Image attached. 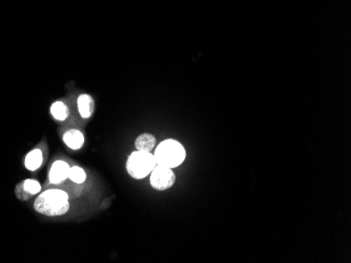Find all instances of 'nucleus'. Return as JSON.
<instances>
[{
  "label": "nucleus",
  "mask_w": 351,
  "mask_h": 263,
  "mask_svg": "<svg viewBox=\"0 0 351 263\" xmlns=\"http://www.w3.org/2000/svg\"><path fill=\"white\" fill-rule=\"evenodd\" d=\"M63 142L72 150H79L84 144V135L77 129H72L64 133Z\"/></svg>",
  "instance_id": "6"
},
{
  "label": "nucleus",
  "mask_w": 351,
  "mask_h": 263,
  "mask_svg": "<svg viewBox=\"0 0 351 263\" xmlns=\"http://www.w3.org/2000/svg\"><path fill=\"white\" fill-rule=\"evenodd\" d=\"M156 144V137L151 133H142L135 141L136 150L142 152H152Z\"/></svg>",
  "instance_id": "8"
},
{
  "label": "nucleus",
  "mask_w": 351,
  "mask_h": 263,
  "mask_svg": "<svg viewBox=\"0 0 351 263\" xmlns=\"http://www.w3.org/2000/svg\"><path fill=\"white\" fill-rule=\"evenodd\" d=\"M21 186L23 190L26 193H29L30 195L37 194V193L41 190V186H40V184L37 181H34V179H26V181L21 183Z\"/></svg>",
  "instance_id": "12"
},
{
  "label": "nucleus",
  "mask_w": 351,
  "mask_h": 263,
  "mask_svg": "<svg viewBox=\"0 0 351 263\" xmlns=\"http://www.w3.org/2000/svg\"><path fill=\"white\" fill-rule=\"evenodd\" d=\"M42 163H43V155H42L41 150L39 149L32 150L24 160V165L26 169H29L31 171L37 170L40 166L42 165Z\"/></svg>",
  "instance_id": "9"
},
{
  "label": "nucleus",
  "mask_w": 351,
  "mask_h": 263,
  "mask_svg": "<svg viewBox=\"0 0 351 263\" xmlns=\"http://www.w3.org/2000/svg\"><path fill=\"white\" fill-rule=\"evenodd\" d=\"M151 185L158 191H164L171 188L176 183V175L170 168L156 165L151 172Z\"/></svg>",
  "instance_id": "4"
},
{
  "label": "nucleus",
  "mask_w": 351,
  "mask_h": 263,
  "mask_svg": "<svg viewBox=\"0 0 351 263\" xmlns=\"http://www.w3.org/2000/svg\"><path fill=\"white\" fill-rule=\"evenodd\" d=\"M69 178L76 184H82L86 181V173L82 168L75 166V167H72L70 169Z\"/></svg>",
  "instance_id": "11"
},
{
  "label": "nucleus",
  "mask_w": 351,
  "mask_h": 263,
  "mask_svg": "<svg viewBox=\"0 0 351 263\" xmlns=\"http://www.w3.org/2000/svg\"><path fill=\"white\" fill-rule=\"evenodd\" d=\"M156 161L151 152L134 151L126 162V170L135 179H142L150 175L156 167Z\"/></svg>",
  "instance_id": "3"
},
{
  "label": "nucleus",
  "mask_w": 351,
  "mask_h": 263,
  "mask_svg": "<svg viewBox=\"0 0 351 263\" xmlns=\"http://www.w3.org/2000/svg\"><path fill=\"white\" fill-rule=\"evenodd\" d=\"M154 157L157 165L172 169L185 161L186 152L183 145L178 141L165 140L158 145Z\"/></svg>",
  "instance_id": "2"
},
{
  "label": "nucleus",
  "mask_w": 351,
  "mask_h": 263,
  "mask_svg": "<svg viewBox=\"0 0 351 263\" xmlns=\"http://www.w3.org/2000/svg\"><path fill=\"white\" fill-rule=\"evenodd\" d=\"M35 210L47 216H60L70 210L69 195L64 191L51 189L40 194L35 201Z\"/></svg>",
  "instance_id": "1"
},
{
  "label": "nucleus",
  "mask_w": 351,
  "mask_h": 263,
  "mask_svg": "<svg viewBox=\"0 0 351 263\" xmlns=\"http://www.w3.org/2000/svg\"><path fill=\"white\" fill-rule=\"evenodd\" d=\"M51 114L56 120L64 121L69 117V108L63 102L57 101L51 106Z\"/></svg>",
  "instance_id": "10"
},
{
  "label": "nucleus",
  "mask_w": 351,
  "mask_h": 263,
  "mask_svg": "<svg viewBox=\"0 0 351 263\" xmlns=\"http://www.w3.org/2000/svg\"><path fill=\"white\" fill-rule=\"evenodd\" d=\"M71 167L69 164L63 161H56L52 165L50 173H49V179L52 184H60L64 179L69 178Z\"/></svg>",
  "instance_id": "5"
},
{
  "label": "nucleus",
  "mask_w": 351,
  "mask_h": 263,
  "mask_svg": "<svg viewBox=\"0 0 351 263\" xmlns=\"http://www.w3.org/2000/svg\"><path fill=\"white\" fill-rule=\"evenodd\" d=\"M16 195H17L20 199H22V200L28 199V198L31 196V195L29 194V193H26V192L23 190L21 184L18 185L17 188H16Z\"/></svg>",
  "instance_id": "13"
},
{
  "label": "nucleus",
  "mask_w": 351,
  "mask_h": 263,
  "mask_svg": "<svg viewBox=\"0 0 351 263\" xmlns=\"http://www.w3.org/2000/svg\"><path fill=\"white\" fill-rule=\"evenodd\" d=\"M78 110L80 116L83 119H89L94 114L95 110V102H94L91 95L83 93L78 98Z\"/></svg>",
  "instance_id": "7"
}]
</instances>
